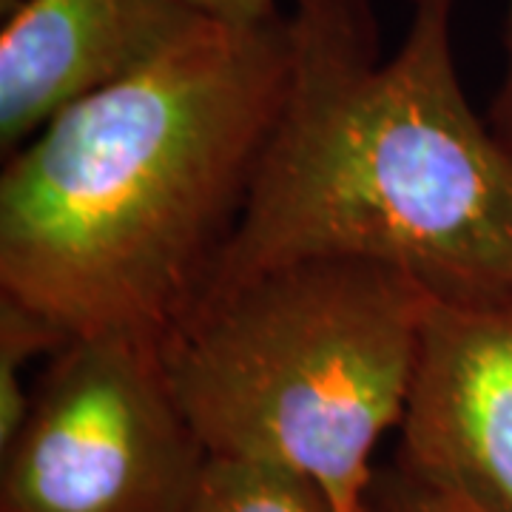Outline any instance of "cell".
Listing matches in <instances>:
<instances>
[{"label": "cell", "mask_w": 512, "mask_h": 512, "mask_svg": "<svg viewBox=\"0 0 512 512\" xmlns=\"http://www.w3.org/2000/svg\"><path fill=\"white\" fill-rule=\"evenodd\" d=\"M288 72V12L202 15L140 72L60 111L0 177V296L69 339L163 342L237 225Z\"/></svg>", "instance_id": "6da1fadb"}, {"label": "cell", "mask_w": 512, "mask_h": 512, "mask_svg": "<svg viewBox=\"0 0 512 512\" xmlns=\"http://www.w3.org/2000/svg\"><path fill=\"white\" fill-rule=\"evenodd\" d=\"M407 3L384 57L373 0H291L285 97L202 293L313 256L402 268L439 299L512 293V143L461 89L458 0Z\"/></svg>", "instance_id": "7a4b0ae2"}, {"label": "cell", "mask_w": 512, "mask_h": 512, "mask_svg": "<svg viewBox=\"0 0 512 512\" xmlns=\"http://www.w3.org/2000/svg\"><path fill=\"white\" fill-rule=\"evenodd\" d=\"M430 299L384 262L299 259L202 293L165 333L168 382L211 458L288 470L333 512H367Z\"/></svg>", "instance_id": "3957f363"}, {"label": "cell", "mask_w": 512, "mask_h": 512, "mask_svg": "<svg viewBox=\"0 0 512 512\" xmlns=\"http://www.w3.org/2000/svg\"><path fill=\"white\" fill-rule=\"evenodd\" d=\"M0 453V512H188L211 458L163 342L131 333L57 350Z\"/></svg>", "instance_id": "277c9868"}, {"label": "cell", "mask_w": 512, "mask_h": 512, "mask_svg": "<svg viewBox=\"0 0 512 512\" xmlns=\"http://www.w3.org/2000/svg\"><path fill=\"white\" fill-rule=\"evenodd\" d=\"M396 464L512 512V293L430 299Z\"/></svg>", "instance_id": "5b68a950"}, {"label": "cell", "mask_w": 512, "mask_h": 512, "mask_svg": "<svg viewBox=\"0 0 512 512\" xmlns=\"http://www.w3.org/2000/svg\"><path fill=\"white\" fill-rule=\"evenodd\" d=\"M205 12L191 0H15L0 29V146L148 66Z\"/></svg>", "instance_id": "8992f818"}, {"label": "cell", "mask_w": 512, "mask_h": 512, "mask_svg": "<svg viewBox=\"0 0 512 512\" xmlns=\"http://www.w3.org/2000/svg\"><path fill=\"white\" fill-rule=\"evenodd\" d=\"M188 512H333L322 490L293 476L251 461L208 458L200 490Z\"/></svg>", "instance_id": "52a82bcc"}, {"label": "cell", "mask_w": 512, "mask_h": 512, "mask_svg": "<svg viewBox=\"0 0 512 512\" xmlns=\"http://www.w3.org/2000/svg\"><path fill=\"white\" fill-rule=\"evenodd\" d=\"M72 339L40 313L9 296H0V450L9 447L26 421L32 393L23 387L29 359L55 356Z\"/></svg>", "instance_id": "ba28073f"}, {"label": "cell", "mask_w": 512, "mask_h": 512, "mask_svg": "<svg viewBox=\"0 0 512 512\" xmlns=\"http://www.w3.org/2000/svg\"><path fill=\"white\" fill-rule=\"evenodd\" d=\"M367 512H484L467 498L407 473L396 461L376 470Z\"/></svg>", "instance_id": "9c48e42d"}, {"label": "cell", "mask_w": 512, "mask_h": 512, "mask_svg": "<svg viewBox=\"0 0 512 512\" xmlns=\"http://www.w3.org/2000/svg\"><path fill=\"white\" fill-rule=\"evenodd\" d=\"M490 123L501 137H512V0H507L504 20V74L490 109Z\"/></svg>", "instance_id": "30bf717a"}, {"label": "cell", "mask_w": 512, "mask_h": 512, "mask_svg": "<svg viewBox=\"0 0 512 512\" xmlns=\"http://www.w3.org/2000/svg\"><path fill=\"white\" fill-rule=\"evenodd\" d=\"M200 12L214 15L222 20H237V23H254L279 15L276 0H191Z\"/></svg>", "instance_id": "8fae6325"}, {"label": "cell", "mask_w": 512, "mask_h": 512, "mask_svg": "<svg viewBox=\"0 0 512 512\" xmlns=\"http://www.w3.org/2000/svg\"><path fill=\"white\" fill-rule=\"evenodd\" d=\"M507 140H510V143H512V137H507Z\"/></svg>", "instance_id": "7c38bea8"}]
</instances>
